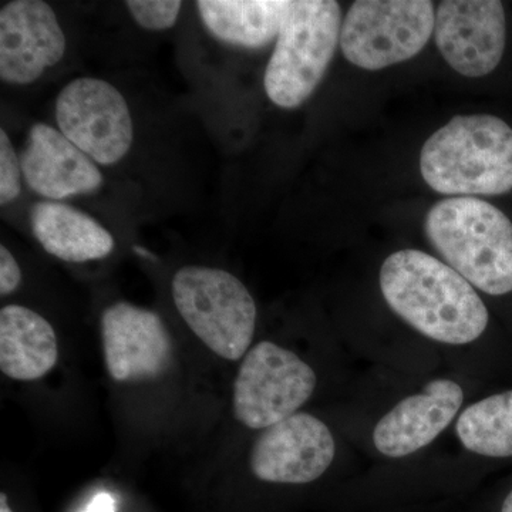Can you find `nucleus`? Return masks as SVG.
<instances>
[{
  "mask_svg": "<svg viewBox=\"0 0 512 512\" xmlns=\"http://www.w3.org/2000/svg\"><path fill=\"white\" fill-rule=\"evenodd\" d=\"M387 305L426 338L468 345L487 330V306L474 286L440 259L417 249L394 252L380 269Z\"/></svg>",
  "mask_w": 512,
  "mask_h": 512,
  "instance_id": "1",
  "label": "nucleus"
},
{
  "mask_svg": "<svg viewBox=\"0 0 512 512\" xmlns=\"http://www.w3.org/2000/svg\"><path fill=\"white\" fill-rule=\"evenodd\" d=\"M420 173L444 195L512 191V128L488 114L457 116L424 143Z\"/></svg>",
  "mask_w": 512,
  "mask_h": 512,
  "instance_id": "2",
  "label": "nucleus"
},
{
  "mask_svg": "<svg viewBox=\"0 0 512 512\" xmlns=\"http://www.w3.org/2000/svg\"><path fill=\"white\" fill-rule=\"evenodd\" d=\"M424 231L448 266L491 296L512 292V222L490 202L453 197L427 212Z\"/></svg>",
  "mask_w": 512,
  "mask_h": 512,
  "instance_id": "3",
  "label": "nucleus"
},
{
  "mask_svg": "<svg viewBox=\"0 0 512 512\" xmlns=\"http://www.w3.org/2000/svg\"><path fill=\"white\" fill-rule=\"evenodd\" d=\"M342 25L338 2H291L265 70V93L272 103L296 109L312 96L335 56Z\"/></svg>",
  "mask_w": 512,
  "mask_h": 512,
  "instance_id": "4",
  "label": "nucleus"
},
{
  "mask_svg": "<svg viewBox=\"0 0 512 512\" xmlns=\"http://www.w3.org/2000/svg\"><path fill=\"white\" fill-rule=\"evenodd\" d=\"M173 299L188 328L215 355L239 360L248 353L256 305L237 276L207 266H184L174 276Z\"/></svg>",
  "mask_w": 512,
  "mask_h": 512,
  "instance_id": "5",
  "label": "nucleus"
},
{
  "mask_svg": "<svg viewBox=\"0 0 512 512\" xmlns=\"http://www.w3.org/2000/svg\"><path fill=\"white\" fill-rule=\"evenodd\" d=\"M436 25L427 0H357L340 32V49L350 63L382 70L419 55Z\"/></svg>",
  "mask_w": 512,
  "mask_h": 512,
  "instance_id": "6",
  "label": "nucleus"
},
{
  "mask_svg": "<svg viewBox=\"0 0 512 512\" xmlns=\"http://www.w3.org/2000/svg\"><path fill=\"white\" fill-rule=\"evenodd\" d=\"M316 382L315 372L301 357L268 340L259 342L245 355L235 379V419L248 429H268L298 413Z\"/></svg>",
  "mask_w": 512,
  "mask_h": 512,
  "instance_id": "7",
  "label": "nucleus"
},
{
  "mask_svg": "<svg viewBox=\"0 0 512 512\" xmlns=\"http://www.w3.org/2000/svg\"><path fill=\"white\" fill-rule=\"evenodd\" d=\"M60 133L94 163L113 165L133 146L134 127L123 94L94 77L66 84L56 100Z\"/></svg>",
  "mask_w": 512,
  "mask_h": 512,
  "instance_id": "8",
  "label": "nucleus"
},
{
  "mask_svg": "<svg viewBox=\"0 0 512 512\" xmlns=\"http://www.w3.org/2000/svg\"><path fill=\"white\" fill-rule=\"evenodd\" d=\"M335 453L329 427L312 414L295 413L262 431L249 463L266 483L308 484L326 473Z\"/></svg>",
  "mask_w": 512,
  "mask_h": 512,
  "instance_id": "9",
  "label": "nucleus"
},
{
  "mask_svg": "<svg viewBox=\"0 0 512 512\" xmlns=\"http://www.w3.org/2000/svg\"><path fill=\"white\" fill-rule=\"evenodd\" d=\"M434 37L441 56L457 73L483 77L497 69L505 50L507 20L495 0H446L436 13Z\"/></svg>",
  "mask_w": 512,
  "mask_h": 512,
  "instance_id": "10",
  "label": "nucleus"
},
{
  "mask_svg": "<svg viewBox=\"0 0 512 512\" xmlns=\"http://www.w3.org/2000/svg\"><path fill=\"white\" fill-rule=\"evenodd\" d=\"M66 52V36L55 10L42 0H15L0 10V79L36 82Z\"/></svg>",
  "mask_w": 512,
  "mask_h": 512,
  "instance_id": "11",
  "label": "nucleus"
},
{
  "mask_svg": "<svg viewBox=\"0 0 512 512\" xmlns=\"http://www.w3.org/2000/svg\"><path fill=\"white\" fill-rule=\"evenodd\" d=\"M101 338L107 372L116 382L154 379L170 365V333L156 312L114 303L101 316Z\"/></svg>",
  "mask_w": 512,
  "mask_h": 512,
  "instance_id": "12",
  "label": "nucleus"
},
{
  "mask_svg": "<svg viewBox=\"0 0 512 512\" xmlns=\"http://www.w3.org/2000/svg\"><path fill=\"white\" fill-rule=\"evenodd\" d=\"M464 392L453 380H433L423 392L406 397L380 419L373 443L390 458L410 456L433 443L460 412Z\"/></svg>",
  "mask_w": 512,
  "mask_h": 512,
  "instance_id": "13",
  "label": "nucleus"
},
{
  "mask_svg": "<svg viewBox=\"0 0 512 512\" xmlns=\"http://www.w3.org/2000/svg\"><path fill=\"white\" fill-rule=\"evenodd\" d=\"M20 165L30 190L50 201L90 194L103 184L92 158L45 123L30 128Z\"/></svg>",
  "mask_w": 512,
  "mask_h": 512,
  "instance_id": "14",
  "label": "nucleus"
},
{
  "mask_svg": "<svg viewBox=\"0 0 512 512\" xmlns=\"http://www.w3.org/2000/svg\"><path fill=\"white\" fill-rule=\"evenodd\" d=\"M30 227L47 254L62 261H97L114 249V238L100 222L64 202H36L30 210Z\"/></svg>",
  "mask_w": 512,
  "mask_h": 512,
  "instance_id": "15",
  "label": "nucleus"
},
{
  "mask_svg": "<svg viewBox=\"0 0 512 512\" xmlns=\"http://www.w3.org/2000/svg\"><path fill=\"white\" fill-rule=\"evenodd\" d=\"M59 359L55 329L42 315L20 305L0 311V369L19 382L46 376Z\"/></svg>",
  "mask_w": 512,
  "mask_h": 512,
  "instance_id": "16",
  "label": "nucleus"
},
{
  "mask_svg": "<svg viewBox=\"0 0 512 512\" xmlns=\"http://www.w3.org/2000/svg\"><path fill=\"white\" fill-rule=\"evenodd\" d=\"M202 23L212 36L229 45L259 49L278 39L289 0H201Z\"/></svg>",
  "mask_w": 512,
  "mask_h": 512,
  "instance_id": "17",
  "label": "nucleus"
},
{
  "mask_svg": "<svg viewBox=\"0 0 512 512\" xmlns=\"http://www.w3.org/2000/svg\"><path fill=\"white\" fill-rule=\"evenodd\" d=\"M458 439L471 453L512 458V390L468 406L456 424Z\"/></svg>",
  "mask_w": 512,
  "mask_h": 512,
  "instance_id": "18",
  "label": "nucleus"
},
{
  "mask_svg": "<svg viewBox=\"0 0 512 512\" xmlns=\"http://www.w3.org/2000/svg\"><path fill=\"white\" fill-rule=\"evenodd\" d=\"M126 6L141 28L161 32L177 23L183 3L177 0H128Z\"/></svg>",
  "mask_w": 512,
  "mask_h": 512,
  "instance_id": "19",
  "label": "nucleus"
},
{
  "mask_svg": "<svg viewBox=\"0 0 512 512\" xmlns=\"http://www.w3.org/2000/svg\"><path fill=\"white\" fill-rule=\"evenodd\" d=\"M22 165L12 141L5 130H0V204L18 200L22 192Z\"/></svg>",
  "mask_w": 512,
  "mask_h": 512,
  "instance_id": "20",
  "label": "nucleus"
},
{
  "mask_svg": "<svg viewBox=\"0 0 512 512\" xmlns=\"http://www.w3.org/2000/svg\"><path fill=\"white\" fill-rule=\"evenodd\" d=\"M22 272L15 256L10 254L5 245L0 247V295H10L19 288Z\"/></svg>",
  "mask_w": 512,
  "mask_h": 512,
  "instance_id": "21",
  "label": "nucleus"
},
{
  "mask_svg": "<svg viewBox=\"0 0 512 512\" xmlns=\"http://www.w3.org/2000/svg\"><path fill=\"white\" fill-rule=\"evenodd\" d=\"M83 512H116V504L110 494L101 493L93 498Z\"/></svg>",
  "mask_w": 512,
  "mask_h": 512,
  "instance_id": "22",
  "label": "nucleus"
},
{
  "mask_svg": "<svg viewBox=\"0 0 512 512\" xmlns=\"http://www.w3.org/2000/svg\"><path fill=\"white\" fill-rule=\"evenodd\" d=\"M501 512H512V490L508 493L507 497H505Z\"/></svg>",
  "mask_w": 512,
  "mask_h": 512,
  "instance_id": "23",
  "label": "nucleus"
},
{
  "mask_svg": "<svg viewBox=\"0 0 512 512\" xmlns=\"http://www.w3.org/2000/svg\"><path fill=\"white\" fill-rule=\"evenodd\" d=\"M0 512H13L10 510L8 498H6V495L3 493L0 494Z\"/></svg>",
  "mask_w": 512,
  "mask_h": 512,
  "instance_id": "24",
  "label": "nucleus"
}]
</instances>
